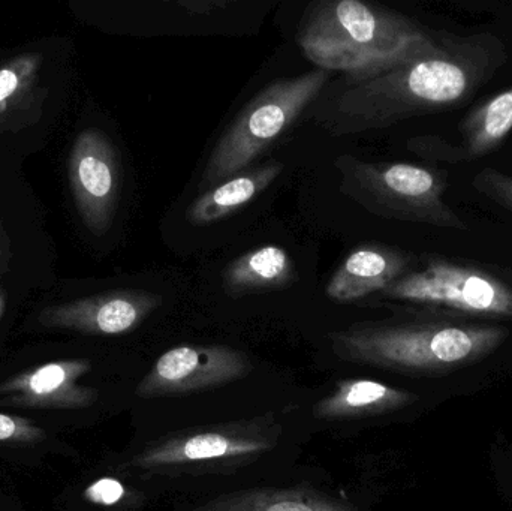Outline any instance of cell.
<instances>
[{
  "label": "cell",
  "mask_w": 512,
  "mask_h": 511,
  "mask_svg": "<svg viewBox=\"0 0 512 511\" xmlns=\"http://www.w3.org/2000/svg\"><path fill=\"white\" fill-rule=\"evenodd\" d=\"M283 168L285 165L273 162L249 168L219 183L191 204L186 212V219L192 225L201 227L228 218L262 194L280 176Z\"/></svg>",
  "instance_id": "cell-15"
},
{
  "label": "cell",
  "mask_w": 512,
  "mask_h": 511,
  "mask_svg": "<svg viewBox=\"0 0 512 511\" xmlns=\"http://www.w3.org/2000/svg\"><path fill=\"white\" fill-rule=\"evenodd\" d=\"M84 500L96 506L111 507L119 504L126 497V489L119 480L104 477L96 480L84 491Z\"/></svg>",
  "instance_id": "cell-20"
},
{
  "label": "cell",
  "mask_w": 512,
  "mask_h": 511,
  "mask_svg": "<svg viewBox=\"0 0 512 511\" xmlns=\"http://www.w3.org/2000/svg\"><path fill=\"white\" fill-rule=\"evenodd\" d=\"M295 261L280 246L252 249L231 261L222 276L225 293L231 297L285 290L297 282Z\"/></svg>",
  "instance_id": "cell-14"
},
{
  "label": "cell",
  "mask_w": 512,
  "mask_h": 511,
  "mask_svg": "<svg viewBox=\"0 0 512 511\" xmlns=\"http://www.w3.org/2000/svg\"><path fill=\"white\" fill-rule=\"evenodd\" d=\"M343 188L367 210L382 218L447 230L469 227L444 200L447 180L420 165L405 162H369L343 158Z\"/></svg>",
  "instance_id": "cell-5"
},
{
  "label": "cell",
  "mask_w": 512,
  "mask_h": 511,
  "mask_svg": "<svg viewBox=\"0 0 512 511\" xmlns=\"http://www.w3.org/2000/svg\"><path fill=\"white\" fill-rule=\"evenodd\" d=\"M180 5L188 9L189 12H194V14H210L215 9L225 8L228 2L209 0V2H180Z\"/></svg>",
  "instance_id": "cell-22"
},
{
  "label": "cell",
  "mask_w": 512,
  "mask_h": 511,
  "mask_svg": "<svg viewBox=\"0 0 512 511\" xmlns=\"http://www.w3.org/2000/svg\"><path fill=\"white\" fill-rule=\"evenodd\" d=\"M92 371L86 359H60L15 372L0 381V407L38 411H78L98 399L95 387L84 386Z\"/></svg>",
  "instance_id": "cell-9"
},
{
  "label": "cell",
  "mask_w": 512,
  "mask_h": 511,
  "mask_svg": "<svg viewBox=\"0 0 512 511\" xmlns=\"http://www.w3.org/2000/svg\"><path fill=\"white\" fill-rule=\"evenodd\" d=\"M507 59L504 42L492 33L445 36L444 47L432 56L348 80L325 126L336 134H355L454 110L486 86Z\"/></svg>",
  "instance_id": "cell-1"
},
{
  "label": "cell",
  "mask_w": 512,
  "mask_h": 511,
  "mask_svg": "<svg viewBox=\"0 0 512 511\" xmlns=\"http://www.w3.org/2000/svg\"><path fill=\"white\" fill-rule=\"evenodd\" d=\"M507 327L418 321L364 323L330 335L346 362L408 374L465 368L486 359L507 341Z\"/></svg>",
  "instance_id": "cell-3"
},
{
  "label": "cell",
  "mask_w": 512,
  "mask_h": 511,
  "mask_svg": "<svg viewBox=\"0 0 512 511\" xmlns=\"http://www.w3.org/2000/svg\"><path fill=\"white\" fill-rule=\"evenodd\" d=\"M276 438L268 428L254 425L212 426L207 429L182 432L167 440L150 444L132 465L143 470L192 467L254 459L270 452Z\"/></svg>",
  "instance_id": "cell-8"
},
{
  "label": "cell",
  "mask_w": 512,
  "mask_h": 511,
  "mask_svg": "<svg viewBox=\"0 0 512 511\" xmlns=\"http://www.w3.org/2000/svg\"><path fill=\"white\" fill-rule=\"evenodd\" d=\"M189 511H361L345 501L309 488L248 489L222 495Z\"/></svg>",
  "instance_id": "cell-17"
},
{
  "label": "cell",
  "mask_w": 512,
  "mask_h": 511,
  "mask_svg": "<svg viewBox=\"0 0 512 511\" xmlns=\"http://www.w3.org/2000/svg\"><path fill=\"white\" fill-rule=\"evenodd\" d=\"M330 77V71L319 68L264 87L216 144L204 170L203 186L219 185L249 170L321 95Z\"/></svg>",
  "instance_id": "cell-4"
},
{
  "label": "cell",
  "mask_w": 512,
  "mask_h": 511,
  "mask_svg": "<svg viewBox=\"0 0 512 511\" xmlns=\"http://www.w3.org/2000/svg\"><path fill=\"white\" fill-rule=\"evenodd\" d=\"M47 438L45 429L33 423L32 420L0 413V443L36 446V444L45 443Z\"/></svg>",
  "instance_id": "cell-19"
},
{
  "label": "cell",
  "mask_w": 512,
  "mask_h": 511,
  "mask_svg": "<svg viewBox=\"0 0 512 511\" xmlns=\"http://www.w3.org/2000/svg\"><path fill=\"white\" fill-rule=\"evenodd\" d=\"M388 299L468 317L512 320V285L471 264L432 257L420 270H409L384 291Z\"/></svg>",
  "instance_id": "cell-6"
},
{
  "label": "cell",
  "mask_w": 512,
  "mask_h": 511,
  "mask_svg": "<svg viewBox=\"0 0 512 511\" xmlns=\"http://www.w3.org/2000/svg\"><path fill=\"white\" fill-rule=\"evenodd\" d=\"M411 257L399 249L366 245L352 251L337 267L325 287L328 299L352 303L381 293L411 270Z\"/></svg>",
  "instance_id": "cell-12"
},
{
  "label": "cell",
  "mask_w": 512,
  "mask_h": 511,
  "mask_svg": "<svg viewBox=\"0 0 512 511\" xmlns=\"http://www.w3.org/2000/svg\"><path fill=\"white\" fill-rule=\"evenodd\" d=\"M249 357L227 345H180L156 360L141 380V398L188 395L242 380L251 372Z\"/></svg>",
  "instance_id": "cell-7"
},
{
  "label": "cell",
  "mask_w": 512,
  "mask_h": 511,
  "mask_svg": "<svg viewBox=\"0 0 512 511\" xmlns=\"http://www.w3.org/2000/svg\"><path fill=\"white\" fill-rule=\"evenodd\" d=\"M417 401L414 393L387 386L369 378H349L313 408L316 419L351 420L382 416L409 407Z\"/></svg>",
  "instance_id": "cell-13"
},
{
  "label": "cell",
  "mask_w": 512,
  "mask_h": 511,
  "mask_svg": "<svg viewBox=\"0 0 512 511\" xmlns=\"http://www.w3.org/2000/svg\"><path fill=\"white\" fill-rule=\"evenodd\" d=\"M69 179L81 218L90 231L104 234L119 197V162L113 144L98 129L84 131L75 141Z\"/></svg>",
  "instance_id": "cell-10"
},
{
  "label": "cell",
  "mask_w": 512,
  "mask_h": 511,
  "mask_svg": "<svg viewBox=\"0 0 512 511\" xmlns=\"http://www.w3.org/2000/svg\"><path fill=\"white\" fill-rule=\"evenodd\" d=\"M20 86V77L17 71L12 68L0 69V102L14 95L15 90Z\"/></svg>",
  "instance_id": "cell-21"
},
{
  "label": "cell",
  "mask_w": 512,
  "mask_h": 511,
  "mask_svg": "<svg viewBox=\"0 0 512 511\" xmlns=\"http://www.w3.org/2000/svg\"><path fill=\"white\" fill-rule=\"evenodd\" d=\"M450 161H475L502 146L512 132V87L487 99L460 122Z\"/></svg>",
  "instance_id": "cell-16"
},
{
  "label": "cell",
  "mask_w": 512,
  "mask_h": 511,
  "mask_svg": "<svg viewBox=\"0 0 512 511\" xmlns=\"http://www.w3.org/2000/svg\"><path fill=\"white\" fill-rule=\"evenodd\" d=\"M307 59L325 71H342L348 80H364L444 47L420 24L360 0L319 3L298 33Z\"/></svg>",
  "instance_id": "cell-2"
},
{
  "label": "cell",
  "mask_w": 512,
  "mask_h": 511,
  "mask_svg": "<svg viewBox=\"0 0 512 511\" xmlns=\"http://www.w3.org/2000/svg\"><path fill=\"white\" fill-rule=\"evenodd\" d=\"M162 305V297L149 291H113L45 309L41 323L90 335H123L137 329Z\"/></svg>",
  "instance_id": "cell-11"
},
{
  "label": "cell",
  "mask_w": 512,
  "mask_h": 511,
  "mask_svg": "<svg viewBox=\"0 0 512 511\" xmlns=\"http://www.w3.org/2000/svg\"><path fill=\"white\" fill-rule=\"evenodd\" d=\"M472 186L478 194L512 213V176L510 174L487 167L475 174Z\"/></svg>",
  "instance_id": "cell-18"
}]
</instances>
